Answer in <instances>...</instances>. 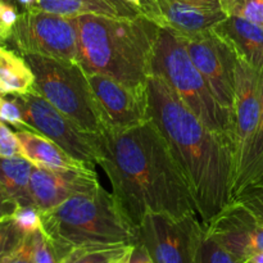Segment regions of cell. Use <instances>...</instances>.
<instances>
[{"instance_id": "obj_28", "label": "cell", "mask_w": 263, "mask_h": 263, "mask_svg": "<svg viewBox=\"0 0 263 263\" xmlns=\"http://www.w3.org/2000/svg\"><path fill=\"white\" fill-rule=\"evenodd\" d=\"M31 241L33 263H58L53 246L41 229L31 234Z\"/></svg>"}, {"instance_id": "obj_26", "label": "cell", "mask_w": 263, "mask_h": 263, "mask_svg": "<svg viewBox=\"0 0 263 263\" xmlns=\"http://www.w3.org/2000/svg\"><path fill=\"white\" fill-rule=\"evenodd\" d=\"M231 202L246 207L257 221L263 225V179L244 187Z\"/></svg>"}, {"instance_id": "obj_10", "label": "cell", "mask_w": 263, "mask_h": 263, "mask_svg": "<svg viewBox=\"0 0 263 263\" xmlns=\"http://www.w3.org/2000/svg\"><path fill=\"white\" fill-rule=\"evenodd\" d=\"M186 50L213 95L233 115L235 102L236 53L213 28L194 35H180Z\"/></svg>"}, {"instance_id": "obj_6", "label": "cell", "mask_w": 263, "mask_h": 263, "mask_svg": "<svg viewBox=\"0 0 263 263\" xmlns=\"http://www.w3.org/2000/svg\"><path fill=\"white\" fill-rule=\"evenodd\" d=\"M23 57L35 74V89L50 104L82 130H104L86 72L79 63L39 54Z\"/></svg>"}, {"instance_id": "obj_14", "label": "cell", "mask_w": 263, "mask_h": 263, "mask_svg": "<svg viewBox=\"0 0 263 263\" xmlns=\"http://www.w3.org/2000/svg\"><path fill=\"white\" fill-rule=\"evenodd\" d=\"M204 228L239 263L263 251V225L239 203L231 202Z\"/></svg>"}, {"instance_id": "obj_5", "label": "cell", "mask_w": 263, "mask_h": 263, "mask_svg": "<svg viewBox=\"0 0 263 263\" xmlns=\"http://www.w3.org/2000/svg\"><path fill=\"white\" fill-rule=\"evenodd\" d=\"M151 74L163 80L204 125L233 143V115L216 99L179 33L159 28Z\"/></svg>"}, {"instance_id": "obj_3", "label": "cell", "mask_w": 263, "mask_h": 263, "mask_svg": "<svg viewBox=\"0 0 263 263\" xmlns=\"http://www.w3.org/2000/svg\"><path fill=\"white\" fill-rule=\"evenodd\" d=\"M79 31V64L85 72L110 77L126 86H148L159 27L143 14L115 18L74 17Z\"/></svg>"}, {"instance_id": "obj_22", "label": "cell", "mask_w": 263, "mask_h": 263, "mask_svg": "<svg viewBox=\"0 0 263 263\" xmlns=\"http://www.w3.org/2000/svg\"><path fill=\"white\" fill-rule=\"evenodd\" d=\"M135 246L99 247V248L79 249L69 254L61 263H112L127 253Z\"/></svg>"}, {"instance_id": "obj_11", "label": "cell", "mask_w": 263, "mask_h": 263, "mask_svg": "<svg viewBox=\"0 0 263 263\" xmlns=\"http://www.w3.org/2000/svg\"><path fill=\"white\" fill-rule=\"evenodd\" d=\"M261 105L262 73L238 57L235 68V102L233 110V184L246 166L252 143L258 128Z\"/></svg>"}, {"instance_id": "obj_12", "label": "cell", "mask_w": 263, "mask_h": 263, "mask_svg": "<svg viewBox=\"0 0 263 263\" xmlns=\"http://www.w3.org/2000/svg\"><path fill=\"white\" fill-rule=\"evenodd\" d=\"M86 76L104 130H127L151 120L148 86L134 89L110 77L92 72H86Z\"/></svg>"}, {"instance_id": "obj_27", "label": "cell", "mask_w": 263, "mask_h": 263, "mask_svg": "<svg viewBox=\"0 0 263 263\" xmlns=\"http://www.w3.org/2000/svg\"><path fill=\"white\" fill-rule=\"evenodd\" d=\"M12 218L26 235L33 234L41 229L40 211L33 205H20Z\"/></svg>"}, {"instance_id": "obj_13", "label": "cell", "mask_w": 263, "mask_h": 263, "mask_svg": "<svg viewBox=\"0 0 263 263\" xmlns=\"http://www.w3.org/2000/svg\"><path fill=\"white\" fill-rule=\"evenodd\" d=\"M140 12L159 28L179 35H194L217 27L229 17L222 7H210L180 0H141Z\"/></svg>"}, {"instance_id": "obj_34", "label": "cell", "mask_w": 263, "mask_h": 263, "mask_svg": "<svg viewBox=\"0 0 263 263\" xmlns=\"http://www.w3.org/2000/svg\"><path fill=\"white\" fill-rule=\"evenodd\" d=\"M128 263H152V261L148 254H146V252L141 248L140 244H136L134 247L133 252H131L130 262Z\"/></svg>"}, {"instance_id": "obj_4", "label": "cell", "mask_w": 263, "mask_h": 263, "mask_svg": "<svg viewBox=\"0 0 263 263\" xmlns=\"http://www.w3.org/2000/svg\"><path fill=\"white\" fill-rule=\"evenodd\" d=\"M40 215L58 263L79 249L139 244V228L100 184Z\"/></svg>"}, {"instance_id": "obj_20", "label": "cell", "mask_w": 263, "mask_h": 263, "mask_svg": "<svg viewBox=\"0 0 263 263\" xmlns=\"http://www.w3.org/2000/svg\"><path fill=\"white\" fill-rule=\"evenodd\" d=\"M33 164L21 156L0 157V184L20 205H33L30 177Z\"/></svg>"}, {"instance_id": "obj_33", "label": "cell", "mask_w": 263, "mask_h": 263, "mask_svg": "<svg viewBox=\"0 0 263 263\" xmlns=\"http://www.w3.org/2000/svg\"><path fill=\"white\" fill-rule=\"evenodd\" d=\"M3 263H33L32 257V241H31V234L27 235L25 243L21 247L20 251L15 252L10 258Z\"/></svg>"}, {"instance_id": "obj_15", "label": "cell", "mask_w": 263, "mask_h": 263, "mask_svg": "<svg viewBox=\"0 0 263 263\" xmlns=\"http://www.w3.org/2000/svg\"><path fill=\"white\" fill-rule=\"evenodd\" d=\"M99 185L94 168L80 171H50L33 166L30 177V194L33 207L40 212L55 208L76 193Z\"/></svg>"}, {"instance_id": "obj_2", "label": "cell", "mask_w": 263, "mask_h": 263, "mask_svg": "<svg viewBox=\"0 0 263 263\" xmlns=\"http://www.w3.org/2000/svg\"><path fill=\"white\" fill-rule=\"evenodd\" d=\"M149 116L168 145L197 204L203 225L231 203L234 148L211 130L162 79H148Z\"/></svg>"}, {"instance_id": "obj_38", "label": "cell", "mask_w": 263, "mask_h": 263, "mask_svg": "<svg viewBox=\"0 0 263 263\" xmlns=\"http://www.w3.org/2000/svg\"><path fill=\"white\" fill-rule=\"evenodd\" d=\"M18 3H20L21 5H22L23 8H28V7H32V5L36 4V0H17Z\"/></svg>"}, {"instance_id": "obj_39", "label": "cell", "mask_w": 263, "mask_h": 263, "mask_svg": "<svg viewBox=\"0 0 263 263\" xmlns=\"http://www.w3.org/2000/svg\"><path fill=\"white\" fill-rule=\"evenodd\" d=\"M125 2L130 3L131 5H134V7H136V8H140V5H141V0H125Z\"/></svg>"}, {"instance_id": "obj_18", "label": "cell", "mask_w": 263, "mask_h": 263, "mask_svg": "<svg viewBox=\"0 0 263 263\" xmlns=\"http://www.w3.org/2000/svg\"><path fill=\"white\" fill-rule=\"evenodd\" d=\"M35 5L46 12L67 17L98 14L115 18H134L141 14L139 8L125 0H36Z\"/></svg>"}, {"instance_id": "obj_21", "label": "cell", "mask_w": 263, "mask_h": 263, "mask_svg": "<svg viewBox=\"0 0 263 263\" xmlns=\"http://www.w3.org/2000/svg\"><path fill=\"white\" fill-rule=\"evenodd\" d=\"M263 179V73H262V105L258 128L252 143L248 158L243 171L231 186V200L249 185Z\"/></svg>"}, {"instance_id": "obj_32", "label": "cell", "mask_w": 263, "mask_h": 263, "mask_svg": "<svg viewBox=\"0 0 263 263\" xmlns=\"http://www.w3.org/2000/svg\"><path fill=\"white\" fill-rule=\"evenodd\" d=\"M18 207L20 204L17 203V200L0 184V221L12 218Z\"/></svg>"}, {"instance_id": "obj_29", "label": "cell", "mask_w": 263, "mask_h": 263, "mask_svg": "<svg viewBox=\"0 0 263 263\" xmlns=\"http://www.w3.org/2000/svg\"><path fill=\"white\" fill-rule=\"evenodd\" d=\"M0 121L9 123L17 130H30L20 107L9 95L0 94Z\"/></svg>"}, {"instance_id": "obj_25", "label": "cell", "mask_w": 263, "mask_h": 263, "mask_svg": "<svg viewBox=\"0 0 263 263\" xmlns=\"http://www.w3.org/2000/svg\"><path fill=\"white\" fill-rule=\"evenodd\" d=\"M229 15L244 18L263 27V0H221Z\"/></svg>"}, {"instance_id": "obj_16", "label": "cell", "mask_w": 263, "mask_h": 263, "mask_svg": "<svg viewBox=\"0 0 263 263\" xmlns=\"http://www.w3.org/2000/svg\"><path fill=\"white\" fill-rule=\"evenodd\" d=\"M15 135L20 144L21 157L31 162L33 166L59 172L94 168L74 159L54 141L36 131L17 130Z\"/></svg>"}, {"instance_id": "obj_19", "label": "cell", "mask_w": 263, "mask_h": 263, "mask_svg": "<svg viewBox=\"0 0 263 263\" xmlns=\"http://www.w3.org/2000/svg\"><path fill=\"white\" fill-rule=\"evenodd\" d=\"M35 89V74L23 55L0 46V94L21 95Z\"/></svg>"}, {"instance_id": "obj_35", "label": "cell", "mask_w": 263, "mask_h": 263, "mask_svg": "<svg viewBox=\"0 0 263 263\" xmlns=\"http://www.w3.org/2000/svg\"><path fill=\"white\" fill-rule=\"evenodd\" d=\"M180 2L194 3V4L199 5H210V7H222L221 0H180Z\"/></svg>"}, {"instance_id": "obj_24", "label": "cell", "mask_w": 263, "mask_h": 263, "mask_svg": "<svg viewBox=\"0 0 263 263\" xmlns=\"http://www.w3.org/2000/svg\"><path fill=\"white\" fill-rule=\"evenodd\" d=\"M26 235L13 221V218L0 221V263L7 261L25 243Z\"/></svg>"}, {"instance_id": "obj_8", "label": "cell", "mask_w": 263, "mask_h": 263, "mask_svg": "<svg viewBox=\"0 0 263 263\" xmlns=\"http://www.w3.org/2000/svg\"><path fill=\"white\" fill-rule=\"evenodd\" d=\"M9 43L25 54H39L79 63V31L74 17L55 14L36 5L20 13Z\"/></svg>"}, {"instance_id": "obj_7", "label": "cell", "mask_w": 263, "mask_h": 263, "mask_svg": "<svg viewBox=\"0 0 263 263\" xmlns=\"http://www.w3.org/2000/svg\"><path fill=\"white\" fill-rule=\"evenodd\" d=\"M22 112L30 130L46 136L77 161L94 167L100 163V134L82 130L59 112L36 89L21 95H9Z\"/></svg>"}, {"instance_id": "obj_17", "label": "cell", "mask_w": 263, "mask_h": 263, "mask_svg": "<svg viewBox=\"0 0 263 263\" xmlns=\"http://www.w3.org/2000/svg\"><path fill=\"white\" fill-rule=\"evenodd\" d=\"M236 55L263 73V27L236 15H229L215 28Z\"/></svg>"}, {"instance_id": "obj_31", "label": "cell", "mask_w": 263, "mask_h": 263, "mask_svg": "<svg viewBox=\"0 0 263 263\" xmlns=\"http://www.w3.org/2000/svg\"><path fill=\"white\" fill-rule=\"evenodd\" d=\"M18 17H20V13L17 12V8L14 5L8 3L7 0H0V23L8 32H13Z\"/></svg>"}, {"instance_id": "obj_30", "label": "cell", "mask_w": 263, "mask_h": 263, "mask_svg": "<svg viewBox=\"0 0 263 263\" xmlns=\"http://www.w3.org/2000/svg\"><path fill=\"white\" fill-rule=\"evenodd\" d=\"M15 156H21L17 135L5 125V122L0 121V157Z\"/></svg>"}, {"instance_id": "obj_36", "label": "cell", "mask_w": 263, "mask_h": 263, "mask_svg": "<svg viewBox=\"0 0 263 263\" xmlns=\"http://www.w3.org/2000/svg\"><path fill=\"white\" fill-rule=\"evenodd\" d=\"M246 263H263V251L253 254Z\"/></svg>"}, {"instance_id": "obj_9", "label": "cell", "mask_w": 263, "mask_h": 263, "mask_svg": "<svg viewBox=\"0 0 263 263\" xmlns=\"http://www.w3.org/2000/svg\"><path fill=\"white\" fill-rule=\"evenodd\" d=\"M203 233L198 216L148 213L139 225V244L152 263H194Z\"/></svg>"}, {"instance_id": "obj_37", "label": "cell", "mask_w": 263, "mask_h": 263, "mask_svg": "<svg viewBox=\"0 0 263 263\" xmlns=\"http://www.w3.org/2000/svg\"><path fill=\"white\" fill-rule=\"evenodd\" d=\"M133 249H131V251H128L126 254H123V256H121L120 258H117L116 261H113L112 263H128L130 262V256H131V252H133Z\"/></svg>"}, {"instance_id": "obj_1", "label": "cell", "mask_w": 263, "mask_h": 263, "mask_svg": "<svg viewBox=\"0 0 263 263\" xmlns=\"http://www.w3.org/2000/svg\"><path fill=\"white\" fill-rule=\"evenodd\" d=\"M100 148L99 166L138 228L148 213L200 217L186 180L153 121L127 130H103Z\"/></svg>"}, {"instance_id": "obj_23", "label": "cell", "mask_w": 263, "mask_h": 263, "mask_svg": "<svg viewBox=\"0 0 263 263\" xmlns=\"http://www.w3.org/2000/svg\"><path fill=\"white\" fill-rule=\"evenodd\" d=\"M194 263H239L238 259L226 251L217 240L208 235L207 231L203 233L202 239L195 253Z\"/></svg>"}]
</instances>
